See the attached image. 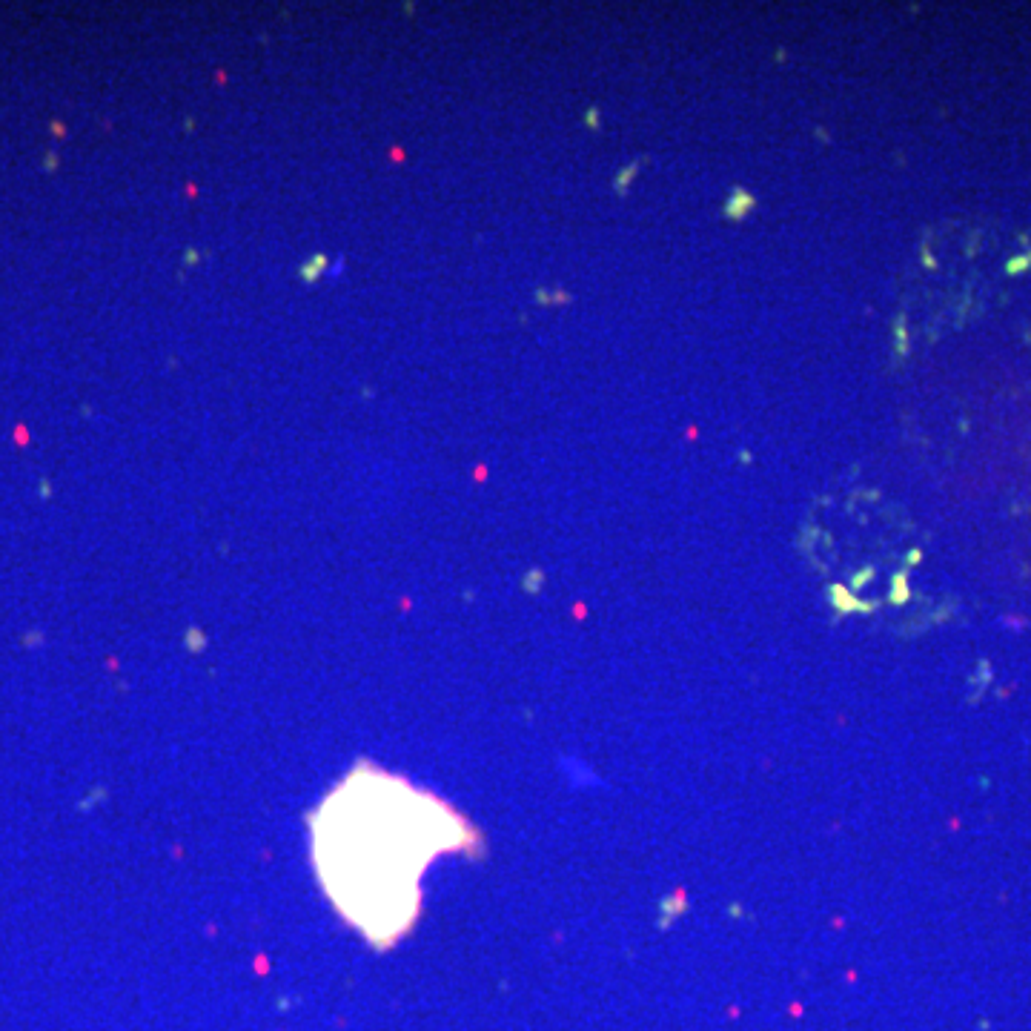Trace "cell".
I'll return each mask as SVG.
<instances>
[]
</instances>
